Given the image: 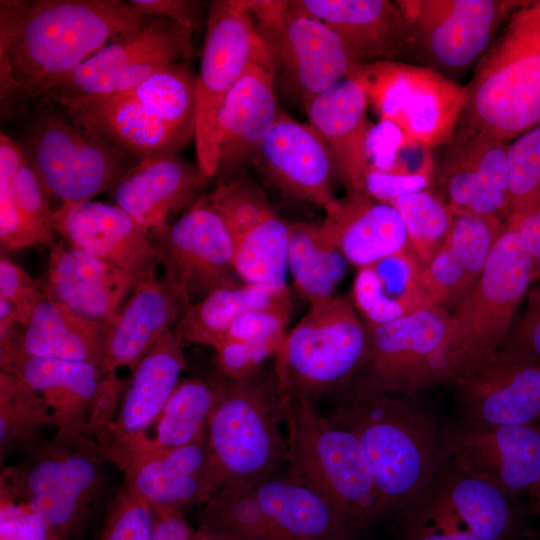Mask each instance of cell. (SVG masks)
Instances as JSON below:
<instances>
[{
  "instance_id": "obj_42",
  "label": "cell",
  "mask_w": 540,
  "mask_h": 540,
  "mask_svg": "<svg viewBox=\"0 0 540 540\" xmlns=\"http://www.w3.org/2000/svg\"><path fill=\"white\" fill-rule=\"evenodd\" d=\"M54 426L43 399L11 371L0 369V458L35 447L39 430Z\"/></svg>"
},
{
  "instance_id": "obj_63",
  "label": "cell",
  "mask_w": 540,
  "mask_h": 540,
  "mask_svg": "<svg viewBox=\"0 0 540 540\" xmlns=\"http://www.w3.org/2000/svg\"><path fill=\"white\" fill-rule=\"evenodd\" d=\"M533 509L540 513V488L531 495Z\"/></svg>"
},
{
  "instance_id": "obj_4",
  "label": "cell",
  "mask_w": 540,
  "mask_h": 540,
  "mask_svg": "<svg viewBox=\"0 0 540 540\" xmlns=\"http://www.w3.org/2000/svg\"><path fill=\"white\" fill-rule=\"evenodd\" d=\"M464 86L459 124L510 143L540 123V1L512 14Z\"/></svg>"
},
{
  "instance_id": "obj_50",
  "label": "cell",
  "mask_w": 540,
  "mask_h": 540,
  "mask_svg": "<svg viewBox=\"0 0 540 540\" xmlns=\"http://www.w3.org/2000/svg\"><path fill=\"white\" fill-rule=\"evenodd\" d=\"M155 513L125 485L112 502L98 540H151Z\"/></svg>"
},
{
  "instance_id": "obj_32",
  "label": "cell",
  "mask_w": 540,
  "mask_h": 540,
  "mask_svg": "<svg viewBox=\"0 0 540 540\" xmlns=\"http://www.w3.org/2000/svg\"><path fill=\"white\" fill-rule=\"evenodd\" d=\"M425 268L411 245L358 268L352 298L364 322L387 323L438 306L426 282Z\"/></svg>"
},
{
  "instance_id": "obj_14",
  "label": "cell",
  "mask_w": 540,
  "mask_h": 540,
  "mask_svg": "<svg viewBox=\"0 0 540 540\" xmlns=\"http://www.w3.org/2000/svg\"><path fill=\"white\" fill-rule=\"evenodd\" d=\"M357 71L380 121L394 123L431 150L451 140L465 105L464 85L434 68L404 61L362 65Z\"/></svg>"
},
{
  "instance_id": "obj_39",
  "label": "cell",
  "mask_w": 540,
  "mask_h": 540,
  "mask_svg": "<svg viewBox=\"0 0 540 540\" xmlns=\"http://www.w3.org/2000/svg\"><path fill=\"white\" fill-rule=\"evenodd\" d=\"M217 389L218 380L210 382L198 377L180 380L152 425L154 432L134 458L191 444L206 436Z\"/></svg>"
},
{
  "instance_id": "obj_49",
  "label": "cell",
  "mask_w": 540,
  "mask_h": 540,
  "mask_svg": "<svg viewBox=\"0 0 540 540\" xmlns=\"http://www.w3.org/2000/svg\"><path fill=\"white\" fill-rule=\"evenodd\" d=\"M412 503L408 523L409 540H479L451 506L442 489L423 507Z\"/></svg>"
},
{
  "instance_id": "obj_11",
  "label": "cell",
  "mask_w": 540,
  "mask_h": 540,
  "mask_svg": "<svg viewBox=\"0 0 540 540\" xmlns=\"http://www.w3.org/2000/svg\"><path fill=\"white\" fill-rule=\"evenodd\" d=\"M535 277L531 255L518 233L507 225L476 285L450 314L447 346L459 374L477 359L502 347Z\"/></svg>"
},
{
  "instance_id": "obj_25",
  "label": "cell",
  "mask_w": 540,
  "mask_h": 540,
  "mask_svg": "<svg viewBox=\"0 0 540 540\" xmlns=\"http://www.w3.org/2000/svg\"><path fill=\"white\" fill-rule=\"evenodd\" d=\"M136 283L122 269L60 242L51 244L42 289L47 298L109 327Z\"/></svg>"
},
{
  "instance_id": "obj_30",
  "label": "cell",
  "mask_w": 540,
  "mask_h": 540,
  "mask_svg": "<svg viewBox=\"0 0 540 540\" xmlns=\"http://www.w3.org/2000/svg\"><path fill=\"white\" fill-rule=\"evenodd\" d=\"M322 221L348 263L361 268L410 245L398 210L359 191H347L324 208Z\"/></svg>"
},
{
  "instance_id": "obj_55",
  "label": "cell",
  "mask_w": 540,
  "mask_h": 540,
  "mask_svg": "<svg viewBox=\"0 0 540 540\" xmlns=\"http://www.w3.org/2000/svg\"><path fill=\"white\" fill-rule=\"evenodd\" d=\"M217 363L229 379L239 380L253 376L261 370L268 355L248 343L226 339L214 347Z\"/></svg>"
},
{
  "instance_id": "obj_12",
  "label": "cell",
  "mask_w": 540,
  "mask_h": 540,
  "mask_svg": "<svg viewBox=\"0 0 540 540\" xmlns=\"http://www.w3.org/2000/svg\"><path fill=\"white\" fill-rule=\"evenodd\" d=\"M368 351L354 378L367 387L409 397L451 383L459 368L448 346L450 313L431 306L399 319L365 323Z\"/></svg>"
},
{
  "instance_id": "obj_31",
  "label": "cell",
  "mask_w": 540,
  "mask_h": 540,
  "mask_svg": "<svg viewBox=\"0 0 540 540\" xmlns=\"http://www.w3.org/2000/svg\"><path fill=\"white\" fill-rule=\"evenodd\" d=\"M131 296L107 329L102 369H132L177 323L184 304L167 282L156 276L136 283Z\"/></svg>"
},
{
  "instance_id": "obj_24",
  "label": "cell",
  "mask_w": 540,
  "mask_h": 540,
  "mask_svg": "<svg viewBox=\"0 0 540 540\" xmlns=\"http://www.w3.org/2000/svg\"><path fill=\"white\" fill-rule=\"evenodd\" d=\"M124 485L152 509L206 503L224 484L207 435L184 446L142 454L123 469Z\"/></svg>"
},
{
  "instance_id": "obj_5",
  "label": "cell",
  "mask_w": 540,
  "mask_h": 540,
  "mask_svg": "<svg viewBox=\"0 0 540 540\" xmlns=\"http://www.w3.org/2000/svg\"><path fill=\"white\" fill-rule=\"evenodd\" d=\"M283 398L287 476L325 497L356 530L382 517L378 492L356 436L320 415L316 404Z\"/></svg>"
},
{
  "instance_id": "obj_54",
  "label": "cell",
  "mask_w": 540,
  "mask_h": 540,
  "mask_svg": "<svg viewBox=\"0 0 540 540\" xmlns=\"http://www.w3.org/2000/svg\"><path fill=\"white\" fill-rule=\"evenodd\" d=\"M127 384L116 371L106 372L100 382L90 415V433L99 446L114 424Z\"/></svg>"
},
{
  "instance_id": "obj_19",
  "label": "cell",
  "mask_w": 540,
  "mask_h": 540,
  "mask_svg": "<svg viewBox=\"0 0 540 540\" xmlns=\"http://www.w3.org/2000/svg\"><path fill=\"white\" fill-rule=\"evenodd\" d=\"M182 340L166 332L133 368L112 428L100 445L105 459L122 470L144 447L185 367Z\"/></svg>"
},
{
  "instance_id": "obj_10",
  "label": "cell",
  "mask_w": 540,
  "mask_h": 540,
  "mask_svg": "<svg viewBox=\"0 0 540 540\" xmlns=\"http://www.w3.org/2000/svg\"><path fill=\"white\" fill-rule=\"evenodd\" d=\"M282 87L303 106L359 66L340 37L297 1L247 0Z\"/></svg>"
},
{
  "instance_id": "obj_48",
  "label": "cell",
  "mask_w": 540,
  "mask_h": 540,
  "mask_svg": "<svg viewBox=\"0 0 540 540\" xmlns=\"http://www.w3.org/2000/svg\"><path fill=\"white\" fill-rule=\"evenodd\" d=\"M10 190L15 206L37 245L51 244L56 236L53 211L27 157L10 183Z\"/></svg>"
},
{
  "instance_id": "obj_60",
  "label": "cell",
  "mask_w": 540,
  "mask_h": 540,
  "mask_svg": "<svg viewBox=\"0 0 540 540\" xmlns=\"http://www.w3.org/2000/svg\"><path fill=\"white\" fill-rule=\"evenodd\" d=\"M507 225L519 235L524 247L531 255L535 275H540V207L525 214L510 217Z\"/></svg>"
},
{
  "instance_id": "obj_6",
  "label": "cell",
  "mask_w": 540,
  "mask_h": 540,
  "mask_svg": "<svg viewBox=\"0 0 540 540\" xmlns=\"http://www.w3.org/2000/svg\"><path fill=\"white\" fill-rule=\"evenodd\" d=\"M367 351L364 321L349 298L334 295L310 304L275 354L280 393L316 404L359 374Z\"/></svg>"
},
{
  "instance_id": "obj_56",
  "label": "cell",
  "mask_w": 540,
  "mask_h": 540,
  "mask_svg": "<svg viewBox=\"0 0 540 540\" xmlns=\"http://www.w3.org/2000/svg\"><path fill=\"white\" fill-rule=\"evenodd\" d=\"M14 178L0 175V245L11 251L36 246L37 242L13 201L10 183Z\"/></svg>"
},
{
  "instance_id": "obj_16",
  "label": "cell",
  "mask_w": 540,
  "mask_h": 540,
  "mask_svg": "<svg viewBox=\"0 0 540 540\" xmlns=\"http://www.w3.org/2000/svg\"><path fill=\"white\" fill-rule=\"evenodd\" d=\"M150 236L164 267L163 279L185 308L217 289L236 286L234 240L207 195Z\"/></svg>"
},
{
  "instance_id": "obj_47",
  "label": "cell",
  "mask_w": 540,
  "mask_h": 540,
  "mask_svg": "<svg viewBox=\"0 0 540 540\" xmlns=\"http://www.w3.org/2000/svg\"><path fill=\"white\" fill-rule=\"evenodd\" d=\"M207 198L226 222L233 240L273 209L263 190L248 179L221 180Z\"/></svg>"
},
{
  "instance_id": "obj_37",
  "label": "cell",
  "mask_w": 540,
  "mask_h": 540,
  "mask_svg": "<svg viewBox=\"0 0 540 540\" xmlns=\"http://www.w3.org/2000/svg\"><path fill=\"white\" fill-rule=\"evenodd\" d=\"M291 308L288 287L255 285L217 289L186 307L174 327L182 342L215 347L243 315L257 310Z\"/></svg>"
},
{
  "instance_id": "obj_51",
  "label": "cell",
  "mask_w": 540,
  "mask_h": 540,
  "mask_svg": "<svg viewBox=\"0 0 540 540\" xmlns=\"http://www.w3.org/2000/svg\"><path fill=\"white\" fill-rule=\"evenodd\" d=\"M290 310L283 308L249 312L229 328L223 340L242 341L257 347L268 356L275 355L288 333Z\"/></svg>"
},
{
  "instance_id": "obj_1",
  "label": "cell",
  "mask_w": 540,
  "mask_h": 540,
  "mask_svg": "<svg viewBox=\"0 0 540 540\" xmlns=\"http://www.w3.org/2000/svg\"><path fill=\"white\" fill-rule=\"evenodd\" d=\"M149 18L121 0H1V115L39 101L57 80Z\"/></svg>"
},
{
  "instance_id": "obj_64",
  "label": "cell",
  "mask_w": 540,
  "mask_h": 540,
  "mask_svg": "<svg viewBox=\"0 0 540 540\" xmlns=\"http://www.w3.org/2000/svg\"><path fill=\"white\" fill-rule=\"evenodd\" d=\"M537 425H538L539 428H540V419L537 421Z\"/></svg>"
},
{
  "instance_id": "obj_2",
  "label": "cell",
  "mask_w": 540,
  "mask_h": 540,
  "mask_svg": "<svg viewBox=\"0 0 540 540\" xmlns=\"http://www.w3.org/2000/svg\"><path fill=\"white\" fill-rule=\"evenodd\" d=\"M331 422L358 439L371 471L382 516L407 509L433 483L446 438L412 397L379 391L355 378L328 396Z\"/></svg>"
},
{
  "instance_id": "obj_18",
  "label": "cell",
  "mask_w": 540,
  "mask_h": 540,
  "mask_svg": "<svg viewBox=\"0 0 540 540\" xmlns=\"http://www.w3.org/2000/svg\"><path fill=\"white\" fill-rule=\"evenodd\" d=\"M451 383L473 424L522 425L540 419V362L519 351L500 347Z\"/></svg>"
},
{
  "instance_id": "obj_22",
  "label": "cell",
  "mask_w": 540,
  "mask_h": 540,
  "mask_svg": "<svg viewBox=\"0 0 540 540\" xmlns=\"http://www.w3.org/2000/svg\"><path fill=\"white\" fill-rule=\"evenodd\" d=\"M44 104L59 107L83 129L139 163L176 156L191 139L158 119L131 91Z\"/></svg>"
},
{
  "instance_id": "obj_7",
  "label": "cell",
  "mask_w": 540,
  "mask_h": 540,
  "mask_svg": "<svg viewBox=\"0 0 540 540\" xmlns=\"http://www.w3.org/2000/svg\"><path fill=\"white\" fill-rule=\"evenodd\" d=\"M282 421L284 398L274 371L218 380L207 439L225 483L255 481L274 474L285 461Z\"/></svg>"
},
{
  "instance_id": "obj_8",
  "label": "cell",
  "mask_w": 540,
  "mask_h": 540,
  "mask_svg": "<svg viewBox=\"0 0 540 540\" xmlns=\"http://www.w3.org/2000/svg\"><path fill=\"white\" fill-rule=\"evenodd\" d=\"M34 118L22 149L46 197L61 205L113 189L139 162L76 124L53 104Z\"/></svg>"
},
{
  "instance_id": "obj_62",
  "label": "cell",
  "mask_w": 540,
  "mask_h": 540,
  "mask_svg": "<svg viewBox=\"0 0 540 540\" xmlns=\"http://www.w3.org/2000/svg\"><path fill=\"white\" fill-rule=\"evenodd\" d=\"M191 540H248L243 539L226 532L206 528L200 526L197 531L193 533Z\"/></svg>"
},
{
  "instance_id": "obj_38",
  "label": "cell",
  "mask_w": 540,
  "mask_h": 540,
  "mask_svg": "<svg viewBox=\"0 0 540 540\" xmlns=\"http://www.w3.org/2000/svg\"><path fill=\"white\" fill-rule=\"evenodd\" d=\"M288 269L310 304L329 299L347 272L348 261L322 222L288 223Z\"/></svg>"
},
{
  "instance_id": "obj_9",
  "label": "cell",
  "mask_w": 540,
  "mask_h": 540,
  "mask_svg": "<svg viewBox=\"0 0 540 540\" xmlns=\"http://www.w3.org/2000/svg\"><path fill=\"white\" fill-rule=\"evenodd\" d=\"M254 64L275 67L247 0L211 2L195 80L194 131L197 165L208 179L218 169L221 107L232 87Z\"/></svg>"
},
{
  "instance_id": "obj_40",
  "label": "cell",
  "mask_w": 540,
  "mask_h": 540,
  "mask_svg": "<svg viewBox=\"0 0 540 540\" xmlns=\"http://www.w3.org/2000/svg\"><path fill=\"white\" fill-rule=\"evenodd\" d=\"M288 223L274 209L234 238L233 267L246 284L271 289L286 286Z\"/></svg>"
},
{
  "instance_id": "obj_27",
  "label": "cell",
  "mask_w": 540,
  "mask_h": 540,
  "mask_svg": "<svg viewBox=\"0 0 540 540\" xmlns=\"http://www.w3.org/2000/svg\"><path fill=\"white\" fill-rule=\"evenodd\" d=\"M367 89L355 71L315 96L305 107L309 124L324 139L334 157L337 175L347 191L355 190L368 167L367 143L373 123L366 115Z\"/></svg>"
},
{
  "instance_id": "obj_13",
  "label": "cell",
  "mask_w": 540,
  "mask_h": 540,
  "mask_svg": "<svg viewBox=\"0 0 540 540\" xmlns=\"http://www.w3.org/2000/svg\"><path fill=\"white\" fill-rule=\"evenodd\" d=\"M518 0H398L408 29V61L447 74L476 66Z\"/></svg>"
},
{
  "instance_id": "obj_58",
  "label": "cell",
  "mask_w": 540,
  "mask_h": 540,
  "mask_svg": "<svg viewBox=\"0 0 540 540\" xmlns=\"http://www.w3.org/2000/svg\"><path fill=\"white\" fill-rule=\"evenodd\" d=\"M143 15L173 21L182 28L193 31L198 15L199 2L189 0H129Z\"/></svg>"
},
{
  "instance_id": "obj_57",
  "label": "cell",
  "mask_w": 540,
  "mask_h": 540,
  "mask_svg": "<svg viewBox=\"0 0 540 540\" xmlns=\"http://www.w3.org/2000/svg\"><path fill=\"white\" fill-rule=\"evenodd\" d=\"M502 347L519 351L540 362V288L530 293L522 320Z\"/></svg>"
},
{
  "instance_id": "obj_15",
  "label": "cell",
  "mask_w": 540,
  "mask_h": 540,
  "mask_svg": "<svg viewBox=\"0 0 540 540\" xmlns=\"http://www.w3.org/2000/svg\"><path fill=\"white\" fill-rule=\"evenodd\" d=\"M191 35L171 20L150 17L57 80L38 102L131 91L158 70L194 57Z\"/></svg>"
},
{
  "instance_id": "obj_20",
  "label": "cell",
  "mask_w": 540,
  "mask_h": 540,
  "mask_svg": "<svg viewBox=\"0 0 540 540\" xmlns=\"http://www.w3.org/2000/svg\"><path fill=\"white\" fill-rule=\"evenodd\" d=\"M446 438L459 471L483 479L512 497L540 488V428L522 425L469 426Z\"/></svg>"
},
{
  "instance_id": "obj_43",
  "label": "cell",
  "mask_w": 540,
  "mask_h": 540,
  "mask_svg": "<svg viewBox=\"0 0 540 540\" xmlns=\"http://www.w3.org/2000/svg\"><path fill=\"white\" fill-rule=\"evenodd\" d=\"M202 527L248 540H282L250 481H229L205 503Z\"/></svg>"
},
{
  "instance_id": "obj_59",
  "label": "cell",
  "mask_w": 540,
  "mask_h": 540,
  "mask_svg": "<svg viewBox=\"0 0 540 540\" xmlns=\"http://www.w3.org/2000/svg\"><path fill=\"white\" fill-rule=\"evenodd\" d=\"M154 530L151 540H191L194 531L187 523L181 509L163 507L153 509Z\"/></svg>"
},
{
  "instance_id": "obj_33",
  "label": "cell",
  "mask_w": 540,
  "mask_h": 540,
  "mask_svg": "<svg viewBox=\"0 0 540 540\" xmlns=\"http://www.w3.org/2000/svg\"><path fill=\"white\" fill-rule=\"evenodd\" d=\"M506 227L494 216L453 213L447 239L424 271L438 306H457L470 293Z\"/></svg>"
},
{
  "instance_id": "obj_26",
  "label": "cell",
  "mask_w": 540,
  "mask_h": 540,
  "mask_svg": "<svg viewBox=\"0 0 540 540\" xmlns=\"http://www.w3.org/2000/svg\"><path fill=\"white\" fill-rule=\"evenodd\" d=\"M344 42L355 62L408 61V29L397 1L297 0Z\"/></svg>"
},
{
  "instance_id": "obj_36",
  "label": "cell",
  "mask_w": 540,
  "mask_h": 540,
  "mask_svg": "<svg viewBox=\"0 0 540 540\" xmlns=\"http://www.w3.org/2000/svg\"><path fill=\"white\" fill-rule=\"evenodd\" d=\"M250 482L282 540H354L352 524L312 488L287 475Z\"/></svg>"
},
{
  "instance_id": "obj_3",
  "label": "cell",
  "mask_w": 540,
  "mask_h": 540,
  "mask_svg": "<svg viewBox=\"0 0 540 540\" xmlns=\"http://www.w3.org/2000/svg\"><path fill=\"white\" fill-rule=\"evenodd\" d=\"M104 459L92 435L57 430L20 463L3 469L2 501L34 516L50 540H66L101 494Z\"/></svg>"
},
{
  "instance_id": "obj_53",
  "label": "cell",
  "mask_w": 540,
  "mask_h": 540,
  "mask_svg": "<svg viewBox=\"0 0 540 540\" xmlns=\"http://www.w3.org/2000/svg\"><path fill=\"white\" fill-rule=\"evenodd\" d=\"M43 280L33 278L8 258H0V299L12 304L23 323L35 305L45 296Z\"/></svg>"
},
{
  "instance_id": "obj_21",
  "label": "cell",
  "mask_w": 540,
  "mask_h": 540,
  "mask_svg": "<svg viewBox=\"0 0 540 540\" xmlns=\"http://www.w3.org/2000/svg\"><path fill=\"white\" fill-rule=\"evenodd\" d=\"M52 221L65 243L122 269L136 282L156 276L160 260L150 234L118 205L92 200L61 205Z\"/></svg>"
},
{
  "instance_id": "obj_44",
  "label": "cell",
  "mask_w": 540,
  "mask_h": 540,
  "mask_svg": "<svg viewBox=\"0 0 540 540\" xmlns=\"http://www.w3.org/2000/svg\"><path fill=\"white\" fill-rule=\"evenodd\" d=\"M195 80L182 62L158 70L131 90L136 99L169 127L194 136Z\"/></svg>"
},
{
  "instance_id": "obj_41",
  "label": "cell",
  "mask_w": 540,
  "mask_h": 540,
  "mask_svg": "<svg viewBox=\"0 0 540 540\" xmlns=\"http://www.w3.org/2000/svg\"><path fill=\"white\" fill-rule=\"evenodd\" d=\"M441 489L479 540H508L514 534L518 512L501 488L459 471Z\"/></svg>"
},
{
  "instance_id": "obj_52",
  "label": "cell",
  "mask_w": 540,
  "mask_h": 540,
  "mask_svg": "<svg viewBox=\"0 0 540 540\" xmlns=\"http://www.w3.org/2000/svg\"><path fill=\"white\" fill-rule=\"evenodd\" d=\"M435 172L403 173L367 169L355 190L392 204L398 198L434 188Z\"/></svg>"
},
{
  "instance_id": "obj_45",
  "label": "cell",
  "mask_w": 540,
  "mask_h": 540,
  "mask_svg": "<svg viewBox=\"0 0 540 540\" xmlns=\"http://www.w3.org/2000/svg\"><path fill=\"white\" fill-rule=\"evenodd\" d=\"M392 205L402 218L410 245L428 265L447 239L452 211L434 188L398 198Z\"/></svg>"
},
{
  "instance_id": "obj_23",
  "label": "cell",
  "mask_w": 540,
  "mask_h": 540,
  "mask_svg": "<svg viewBox=\"0 0 540 540\" xmlns=\"http://www.w3.org/2000/svg\"><path fill=\"white\" fill-rule=\"evenodd\" d=\"M252 161L286 196L323 208L335 198L333 180L338 175L328 145L309 123L282 110Z\"/></svg>"
},
{
  "instance_id": "obj_46",
  "label": "cell",
  "mask_w": 540,
  "mask_h": 540,
  "mask_svg": "<svg viewBox=\"0 0 540 540\" xmlns=\"http://www.w3.org/2000/svg\"><path fill=\"white\" fill-rule=\"evenodd\" d=\"M507 158L509 212L514 217L540 207V123L508 144Z\"/></svg>"
},
{
  "instance_id": "obj_29",
  "label": "cell",
  "mask_w": 540,
  "mask_h": 540,
  "mask_svg": "<svg viewBox=\"0 0 540 540\" xmlns=\"http://www.w3.org/2000/svg\"><path fill=\"white\" fill-rule=\"evenodd\" d=\"M208 178L178 155L139 163L113 189L114 203L149 234L199 198Z\"/></svg>"
},
{
  "instance_id": "obj_34",
  "label": "cell",
  "mask_w": 540,
  "mask_h": 540,
  "mask_svg": "<svg viewBox=\"0 0 540 540\" xmlns=\"http://www.w3.org/2000/svg\"><path fill=\"white\" fill-rule=\"evenodd\" d=\"M40 395L57 430L90 434L94 398L106 371L85 362L19 357L1 367Z\"/></svg>"
},
{
  "instance_id": "obj_28",
  "label": "cell",
  "mask_w": 540,
  "mask_h": 540,
  "mask_svg": "<svg viewBox=\"0 0 540 540\" xmlns=\"http://www.w3.org/2000/svg\"><path fill=\"white\" fill-rule=\"evenodd\" d=\"M275 67L254 64L227 94L218 117L217 173L237 170L253 156L279 112Z\"/></svg>"
},
{
  "instance_id": "obj_17",
  "label": "cell",
  "mask_w": 540,
  "mask_h": 540,
  "mask_svg": "<svg viewBox=\"0 0 540 540\" xmlns=\"http://www.w3.org/2000/svg\"><path fill=\"white\" fill-rule=\"evenodd\" d=\"M508 144L458 124L451 140L434 152V188L452 213L508 221Z\"/></svg>"
},
{
  "instance_id": "obj_61",
  "label": "cell",
  "mask_w": 540,
  "mask_h": 540,
  "mask_svg": "<svg viewBox=\"0 0 540 540\" xmlns=\"http://www.w3.org/2000/svg\"><path fill=\"white\" fill-rule=\"evenodd\" d=\"M21 326L16 308L6 300L0 299V360L10 353Z\"/></svg>"
},
{
  "instance_id": "obj_35",
  "label": "cell",
  "mask_w": 540,
  "mask_h": 540,
  "mask_svg": "<svg viewBox=\"0 0 540 540\" xmlns=\"http://www.w3.org/2000/svg\"><path fill=\"white\" fill-rule=\"evenodd\" d=\"M108 326L86 319L44 296L22 323L0 367L19 357L85 362L102 368Z\"/></svg>"
}]
</instances>
